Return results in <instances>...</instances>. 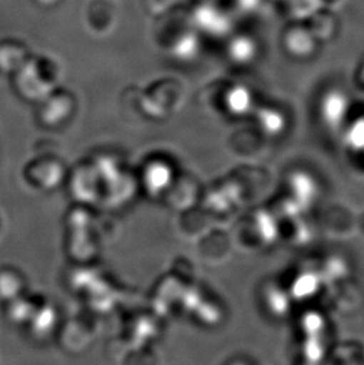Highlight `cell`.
<instances>
[{
  "label": "cell",
  "mask_w": 364,
  "mask_h": 365,
  "mask_svg": "<svg viewBox=\"0 0 364 365\" xmlns=\"http://www.w3.org/2000/svg\"><path fill=\"white\" fill-rule=\"evenodd\" d=\"M196 28L212 37H223L232 30L230 16L214 5H200L193 14Z\"/></svg>",
  "instance_id": "3"
},
{
  "label": "cell",
  "mask_w": 364,
  "mask_h": 365,
  "mask_svg": "<svg viewBox=\"0 0 364 365\" xmlns=\"http://www.w3.org/2000/svg\"><path fill=\"white\" fill-rule=\"evenodd\" d=\"M349 141L353 147L364 143V120L356 122L349 131Z\"/></svg>",
  "instance_id": "16"
},
{
  "label": "cell",
  "mask_w": 364,
  "mask_h": 365,
  "mask_svg": "<svg viewBox=\"0 0 364 365\" xmlns=\"http://www.w3.org/2000/svg\"><path fill=\"white\" fill-rule=\"evenodd\" d=\"M258 123L265 134L277 136L286 127L285 116L275 108H263L258 111Z\"/></svg>",
  "instance_id": "10"
},
{
  "label": "cell",
  "mask_w": 364,
  "mask_h": 365,
  "mask_svg": "<svg viewBox=\"0 0 364 365\" xmlns=\"http://www.w3.org/2000/svg\"><path fill=\"white\" fill-rule=\"evenodd\" d=\"M9 303V318L14 323H29L38 309L35 302L26 300L23 296L14 298Z\"/></svg>",
  "instance_id": "12"
},
{
  "label": "cell",
  "mask_w": 364,
  "mask_h": 365,
  "mask_svg": "<svg viewBox=\"0 0 364 365\" xmlns=\"http://www.w3.org/2000/svg\"><path fill=\"white\" fill-rule=\"evenodd\" d=\"M226 108L231 114L243 116L248 114L253 106V97L248 88L244 86H236L231 88L226 93Z\"/></svg>",
  "instance_id": "8"
},
{
  "label": "cell",
  "mask_w": 364,
  "mask_h": 365,
  "mask_svg": "<svg viewBox=\"0 0 364 365\" xmlns=\"http://www.w3.org/2000/svg\"><path fill=\"white\" fill-rule=\"evenodd\" d=\"M291 185L293 194L298 197H302L304 190V201H313V197H316V185L309 175L295 174L292 178Z\"/></svg>",
  "instance_id": "14"
},
{
  "label": "cell",
  "mask_w": 364,
  "mask_h": 365,
  "mask_svg": "<svg viewBox=\"0 0 364 365\" xmlns=\"http://www.w3.org/2000/svg\"><path fill=\"white\" fill-rule=\"evenodd\" d=\"M310 321H311V319H310V317L306 318V319H305L306 327H313V325H310ZM313 323H315V324H313V327H318V323H320V319H318V318H315V322H313ZM317 330H318V329H317V327H311V331H313V334H316Z\"/></svg>",
  "instance_id": "18"
},
{
  "label": "cell",
  "mask_w": 364,
  "mask_h": 365,
  "mask_svg": "<svg viewBox=\"0 0 364 365\" xmlns=\"http://www.w3.org/2000/svg\"><path fill=\"white\" fill-rule=\"evenodd\" d=\"M285 298V294L280 292L279 289H270L268 293V303L270 305V310L273 311L275 314H284L288 311V302Z\"/></svg>",
  "instance_id": "15"
},
{
  "label": "cell",
  "mask_w": 364,
  "mask_h": 365,
  "mask_svg": "<svg viewBox=\"0 0 364 365\" xmlns=\"http://www.w3.org/2000/svg\"><path fill=\"white\" fill-rule=\"evenodd\" d=\"M68 170L61 160L41 159L37 160L29 165L26 178L29 181L37 187L38 190H54L61 186L66 180Z\"/></svg>",
  "instance_id": "1"
},
{
  "label": "cell",
  "mask_w": 364,
  "mask_h": 365,
  "mask_svg": "<svg viewBox=\"0 0 364 365\" xmlns=\"http://www.w3.org/2000/svg\"><path fill=\"white\" fill-rule=\"evenodd\" d=\"M59 323V311L51 304H44L38 307L35 314L32 316L29 324H31V330L36 338H46L55 331Z\"/></svg>",
  "instance_id": "6"
},
{
  "label": "cell",
  "mask_w": 364,
  "mask_h": 365,
  "mask_svg": "<svg viewBox=\"0 0 364 365\" xmlns=\"http://www.w3.org/2000/svg\"><path fill=\"white\" fill-rule=\"evenodd\" d=\"M227 52L234 63L246 66L253 62L257 57L258 45L255 39L248 36H237L230 41Z\"/></svg>",
  "instance_id": "7"
},
{
  "label": "cell",
  "mask_w": 364,
  "mask_h": 365,
  "mask_svg": "<svg viewBox=\"0 0 364 365\" xmlns=\"http://www.w3.org/2000/svg\"><path fill=\"white\" fill-rule=\"evenodd\" d=\"M199 51V37L192 32L181 34L172 45L173 56L181 62L193 61L198 56Z\"/></svg>",
  "instance_id": "9"
},
{
  "label": "cell",
  "mask_w": 364,
  "mask_h": 365,
  "mask_svg": "<svg viewBox=\"0 0 364 365\" xmlns=\"http://www.w3.org/2000/svg\"><path fill=\"white\" fill-rule=\"evenodd\" d=\"M293 297L298 299L305 300L309 297L315 296L318 291V279L313 274L305 273L295 280L292 287Z\"/></svg>",
  "instance_id": "13"
},
{
  "label": "cell",
  "mask_w": 364,
  "mask_h": 365,
  "mask_svg": "<svg viewBox=\"0 0 364 365\" xmlns=\"http://www.w3.org/2000/svg\"><path fill=\"white\" fill-rule=\"evenodd\" d=\"M261 0H236L237 7L245 14H252L261 6Z\"/></svg>",
  "instance_id": "17"
},
{
  "label": "cell",
  "mask_w": 364,
  "mask_h": 365,
  "mask_svg": "<svg viewBox=\"0 0 364 365\" xmlns=\"http://www.w3.org/2000/svg\"><path fill=\"white\" fill-rule=\"evenodd\" d=\"M286 51L295 58H308L316 50V39L305 28H293L284 37Z\"/></svg>",
  "instance_id": "5"
},
{
  "label": "cell",
  "mask_w": 364,
  "mask_h": 365,
  "mask_svg": "<svg viewBox=\"0 0 364 365\" xmlns=\"http://www.w3.org/2000/svg\"><path fill=\"white\" fill-rule=\"evenodd\" d=\"M176 180L174 169L165 160H151L142 169V187L151 197H162V194L171 190Z\"/></svg>",
  "instance_id": "2"
},
{
  "label": "cell",
  "mask_w": 364,
  "mask_h": 365,
  "mask_svg": "<svg viewBox=\"0 0 364 365\" xmlns=\"http://www.w3.org/2000/svg\"><path fill=\"white\" fill-rule=\"evenodd\" d=\"M349 97L342 90H329L320 103V118L328 127H340L349 111Z\"/></svg>",
  "instance_id": "4"
},
{
  "label": "cell",
  "mask_w": 364,
  "mask_h": 365,
  "mask_svg": "<svg viewBox=\"0 0 364 365\" xmlns=\"http://www.w3.org/2000/svg\"><path fill=\"white\" fill-rule=\"evenodd\" d=\"M24 278L14 269H1L0 272V297L10 300L21 296L24 289Z\"/></svg>",
  "instance_id": "11"
}]
</instances>
